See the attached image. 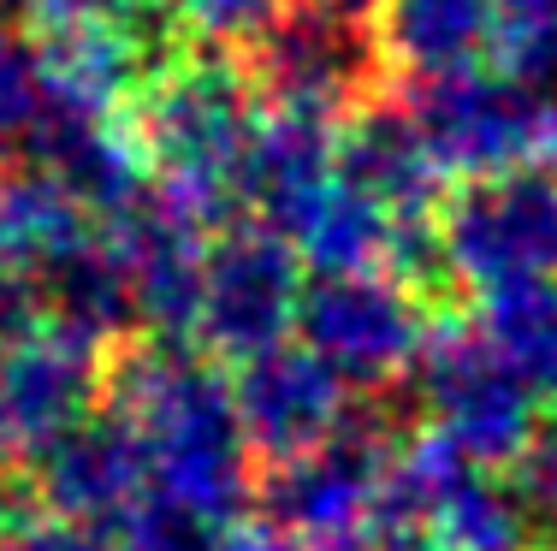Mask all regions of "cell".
Wrapping results in <instances>:
<instances>
[{"label": "cell", "mask_w": 557, "mask_h": 551, "mask_svg": "<svg viewBox=\"0 0 557 551\" xmlns=\"http://www.w3.org/2000/svg\"><path fill=\"white\" fill-rule=\"evenodd\" d=\"M113 415H125L149 456V504L196 522L208 534H232L244 522L249 433L237 415V391L208 356L184 345H125L108 367Z\"/></svg>", "instance_id": "obj_1"}, {"label": "cell", "mask_w": 557, "mask_h": 551, "mask_svg": "<svg viewBox=\"0 0 557 551\" xmlns=\"http://www.w3.org/2000/svg\"><path fill=\"white\" fill-rule=\"evenodd\" d=\"M143 149L154 166V190L214 226L237 202L249 137H256V77L244 60L220 54V42H184L178 54L154 65L131 108Z\"/></svg>", "instance_id": "obj_2"}, {"label": "cell", "mask_w": 557, "mask_h": 551, "mask_svg": "<svg viewBox=\"0 0 557 551\" xmlns=\"http://www.w3.org/2000/svg\"><path fill=\"white\" fill-rule=\"evenodd\" d=\"M244 65L273 108L350 120L392 72L386 0H273L244 36Z\"/></svg>", "instance_id": "obj_3"}, {"label": "cell", "mask_w": 557, "mask_h": 551, "mask_svg": "<svg viewBox=\"0 0 557 551\" xmlns=\"http://www.w3.org/2000/svg\"><path fill=\"white\" fill-rule=\"evenodd\" d=\"M421 137L457 178H493V173H552L557 166V96L546 84H528L516 72H450L416 84Z\"/></svg>", "instance_id": "obj_4"}, {"label": "cell", "mask_w": 557, "mask_h": 551, "mask_svg": "<svg viewBox=\"0 0 557 551\" xmlns=\"http://www.w3.org/2000/svg\"><path fill=\"white\" fill-rule=\"evenodd\" d=\"M409 379H416V403L433 422V433H445L474 468L516 463L540 427V398L486 345L481 326L433 321Z\"/></svg>", "instance_id": "obj_5"}, {"label": "cell", "mask_w": 557, "mask_h": 551, "mask_svg": "<svg viewBox=\"0 0 557 551\" xmlns=\"http://www.w3.org/2000/svg\"><path fill=\"white\" fill-rule=\"evenodd\" d=\"M433 243H440V273L474 297L557 279V178L540 166L469 178L445 196Z\"/></svg>", "instance_id": "obj_6"}, {"label": "cell", "mask_w": 557, "mask_h": 551, "mask_svg": "<svg viewBox=\"0 0 557 551\" xmlns=\"http://www.w3.org/2000/svg\"><path fill=\"white\" fill-rule=\"evenodd\" d=\"M428 303L416 279L397 267H356V273H314L302 285L297 338L326 356L356 391H380L416 367L428 345Z\"/></svg>", "instance_id": "obj_7"}, {"label": "cell", "mask_w": 557, "mask_h": 551, "mask_svg": "<svg viewBox=\"0 0 557 551\" xmlns=\"http://www.w3.org/2000/svg\"><path fill=\"white\" fill-rule=\"evenodd\" d=\"M101 350L108 345L72 333L54 314L0 345V468H36L96 415L108 391Z\"/></svg>", "instance_id": "obj_8"}, {"label": "cell", "mask_w": 557, "mask_h": 551, "mask_svg": "<svg viewBox=\"0 0 557 551\" xmlns=\"http://www.w3.org/2000/svg\"><path fill=\"white\" fill-rule=\"evenodd\" d=\"M178 48L184 36H143V7L113 18H48L30 42L42 120H125L154 65Z\"/></svg>", "instance_id": "obj_9"}, {"label": "cell", "mask_w": 557, "mask_h": 551, "mask_svg": "<svg viewBox=\"0 0 557 551\" xmlns=\"http://www.w3.org/2000/svg\"><path fill=\"white\" fill-rule=\"evenodd\" d=\"M297 267L302 255L261 220L208 243V285H202L196 338L225 362H249L261 350L285 345V333H297V309H302Z\"/></svg>", "instance_id": "obj_10"}, {"label": "cell", "mask_w": 557, "mask_h": 551, "mask_svg": "<svg viewBox=\"0 0 557 551\" xmlns=\"http://www.w3.org/2000/svg\"><path fill=\"white\" fill-rule=\"evenodd\" d=\"M392 444L380 427H338L297 456H273L256 480V504L285 540H356L374 516V492Z\"/></svg>", "instance_id": "obj_11"}, {"label": "cell", "mask_w": 557, "mask_h": 551, "mask_svg": "<svg viewBox=\"0 0 557 551\" xmlns=\"http://www.w3.org/2000/svg\"><path fill=\"white\" fill-rule=\"evenodd\" d=\"M108 249L125 267L137 326L161 345H184L202 326V285H208V226L166 202L161 190H143L131 208L108 214Z\"/></svg>", "instance_id": "obj_12"}, {"label": "cell", "mask_w": 557, "mask_h": 551, "mask_svg": "<svg viewBox=\"0 0 557 551\" xmlns=\"http://www.w3.org/2000/svg\"><path fill=\"white\" fill-rule=\"evenodd\" d=\"M237 415H244L249 451L261 456H297L309 444L350 427V379L309 345H273L261 356L237 362L232 374Z\"/></svg>", "instance_id": "obj_13"}, {"label": "cell", "mask_w": 557, "mask_h": 551, "mask_svg": "<svg viewBox=\"0 0 557 551\" xmlns=\"http://www.w3.org/2000/svg\"><path fill=\"white\" fill-rule=\"evenodd\" d=\"M36 492H42V510H60V516L89 522V528L131 522L149 504L143 439L131 433L125 415H89L36 463Z\"/></svg>", "instance_id": "obj_14"}, {"label": "cell", "mask_w": 557, "mask_h": 551, "mask_svg": "<svg viewBox=\"0 0 557 551\" xmlns=\"http://www.w3.org/2000/svg\"><path fill=\"white\" fill-rule=\"evenodd\" d=\"M338 173L380 202L397 226H433L445 208V161L433 154V142L421 137L416 113L392 108V101H368L362 113H350V130L338 137Z\"/></svg>", "instance_id": "obj_15"}, {"label": "cell", "mask_w": 557, "mask_h": 551, "mask_svg": "<svg viewBox=\"0 0 557 551\" xmlns=\"http://www.w3.org/2000/svg\"><path fill=\"white\" fill-rule=\"evenodd\" d=\"M338 120L302 108H273L261 113L256 137H249L244 173H237V202L256 208L261 226H285L326 178L338 173Z\"/></svg>", "instance_id": "obj_16"}, {"label": "cell", "mask_w": 557, "mask_h": 551, "mask_svg": "<svg viewBox=\"0 0 557 551\" xmlns=\"http://www.w3.org/2000/svg\"><path fill=\"white\" fill-rule=\"evenodd\" d=\"M89 249V208L48 161H0V261L54 279Z\"/></svg>", "instance_id": "obj_17"}, {"label": "cell", "mask_w": 557, "mask_h": 551, "mask_svg": "<svg viewBox=\"0 0 557 551\" xmlns=\"http://www.w3.org/2000/svg\"><path fill=\"white\" fill-rule=\"evenodd\" d=\"M36 161H48L54 173L84 196L89 214H119L154 184L149 149H143L137 125L125 120H36Z\"/></svg>", "instance_id": "obj_18"}, {"label": "cell", "mask_w": 557, "mask_h": 551, "mask_svg": "<svg viewBox=\"0 0 557 551\" xmlns=\"http://www.w3.org/2000/svg\"><path fill=\"white\" fill-rule=\"evenodd\" d=\"M278 238L297 249L302 267L314 273H356V267H392L404 226L380 202H368L344 173H333L278 226Z\"/></svg>", "instance_id": "obj_19"}, {"label": "cell", "mask_w": 557, "mask_h": 551, "mask_svg": "<svg viewBox=\"0 0 557 551\" xmlns=\"http://www.w3.org/2000/svg\"><path fill=\"white\" fill-rule=\"evenodd\" d=\"M474 475V463L445 439V433H416V439H397L386 456V475H380L374 492V516H368V534H374L386 551H416L428 540V528L440 522V510L450 504V492Z\"/></svg>", "instance_id": "obj_20"}, {"label": "cell", "mask_w": 557, "mask_h": 551, "mask_svg": "<svg viewBox=\"0 0 557 551\" xmlns=\"http://www.w3.org/2000/svg\"><path fill=\"white\" fill-rule=\"evenodd\" d=\"M386 48L416 84L469 72L498 48V0H386Z\"/></svg>", "instance_id": "obj_21"}, {"label": "cell", "mask_w": 557, "mask_h": 551, "mask_svg": "<svg viewBox=\"0 0 557 551\" xmlns=\"http://www.w3.org/2000/svg\"><path fill=\"white\" fill-rule=\"evenodd\" d=\"M474 326L528 379L534 398H557V279L510 285V291L481 297V321Z\"/></svg>", "instance_id": "obj_22"}, {"label": "cell", "mask_w": 557, "mask_h": 551, "mask_svg": "<svg viewBox=\"0 0 557 551\" xmlns=\"http://www.w3.org/2000/svg\"><path fill=\"white\" fill-rule=\"evenodd\" d=\"M540 540L546 534H540L534 510L522 504V492L498 487V480H486V468H474L416 551H540Z\"/></svg>", "instance_id": "obj_23"}, {"label": "cell", "mask_w": 557, "mask_h": 551, "mask_svg": "<svg viewBox=\"0 0 557 551\" xmlns=\"http://www.w3.org/2000/svg\"><path fill=\"white\" fill-rule=\"evenodd\" d=\"M54 321H65L72 333L96 338V345H125L137 333V303H131L125 267L108 243H89L84 255H72L54 279L42 285Z\"/></svg>", "instance_id": "obj_24"}, {"label": "cell", "mask_w": 557, "mask_h": 551, "mask_svg": "<svg viewBox=\"0 0 557 551\" xmlns=\"http://www.w3.org/2000/svg\"><path fill=\"white\" fill-rule=\"evenodd\" d=\"M498 65L528 84H557V0H498Z\"/></svg>", "instance_id": "obj_25"}, {"label": "cell", "mask_w": 557, "mask_h": 551, "mask_svg": "<svg viewBox=\"0 0 557 551\" xmlns=\"http://www.w3.org/2000/svg\"><path fill=\"white\" fill-rule=\"evenodd\" d=\"M42 120V89H36V54L30 42H18V36L0 24V142L24 137V130H36Z\"/></svg>", "instance_id": "obj_26"}, {"label": "cell", "mask_w": 557, "mask_h": 551, "mask_svg": "<svg viewBox=\"0 0 557 551\" xmlns=\"http://www.w3.org/2000/svg\"><path fill=\"white\" fill-rule=\"evenodd\" d=\"M516 492L534 510L540 534L557 546V415H546L528 439V451L516 456Z\"/></svg>", "instance_id": "obj_27"}, {"label": "cell", "mask_w": 557, "mask_h": 551, "mask_svg": "<svg viewBox=\"0 0 557 551\" xmlns=\"http://www.w3.org/2000/svg\"><path fill=\"white\" fill-rule=\"evenodd\" d=\"M0 551H119V546L89 522H72L60 510H30V516H12L0 528Z\"/></svg>", "instance_id": "obj_28"}, {"label": "cell", "mask_w": 557, "mask_h": 551, "mask_svg": "<svg viewBox=\"0 0 557 551\" xmlns=\"http://www.w3.org/2000/svg\"><path fill=\"white\" fill-rule=\"evenodd\" d=\"M178 12L184 30H196V42H244L273 0H166Z\"/></svg>", "instance_id": "obj_29"}, {"label": "cell", "mask_w": 557, "mask_h": 551, "mask_svg": "<svg viewBox=\"0 0 557 551\" xmlns=\"http://www.w3.org/2000/svg\"><path fill=\"white\" fill-rule=\"evenodd\" d=\"M119 551H220V534L196 528V522L172 516V510H161V504H143L137 516L125 522Z\"/></svg>", "instance_id": "obj_30"}, {"label": "cell", "mask_w": 557, "mask_h": 551, "mask_svg": "<svg viewBox=\"0 0 557 551\" xmlns=\"http://www.w3.org/2000/svg\"><path fill=\"white\" fill-rule=\"evenodd\" d=\"M42 279H30V273H18V267H7L0 261V345L7 338H18V333H30L36 321H42Z\"/></svg>", "instance_id": "obj_31"}, {"label": "cell", "mask_w": 557, "mask_h": 551, "mask_svg": "<svg viewBox=\"0 0 557 551\" xmlns=\"http://www.w3.org/2000/svg\"><path fill=\"white\" fill-rule=\"evenodd\" d=\"M220 551H362L356 540H285L273 528H232L220 534Z\"/></svg>", "instance_id": "obj_32"}, {"label": "cell", "mask_w": 557, "mask_h": 551, "mask_svg": "<svg viewBox=\"0 0 557 551\" xmlns=\"http://www.w3.org/2000/svg\"><path fill=\"white\" fill-rule=\"evenodd\" d=\"M143 0H36V18H113V12H137Z\"/></svg>", "instance_id": "obj_33"}, {"label": "cell", "mask_w": 557, "mask_h": 551, "mask_svg": "<svg viewBox=\"0 0 557 551\" xmlns=\"http://www.w3.org/2000/svg\"><path fill=\"white\" fill-rule=\"evenodd\" d=\"M0 528H7V522H0Z\"/></svg>", "instance_id": "obj_34"}]
</instances>
